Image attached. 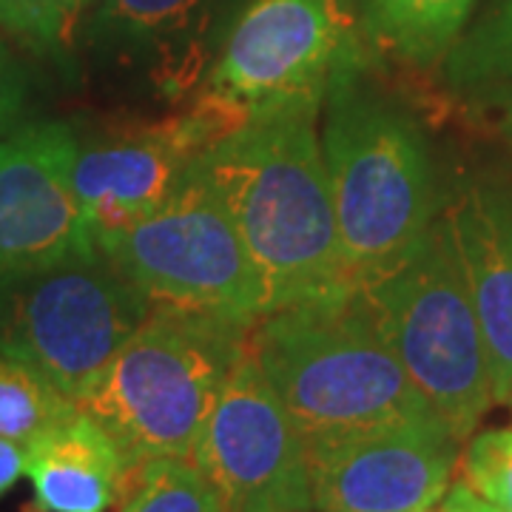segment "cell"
<instances>
[{
  "label": "cell",
  "instance_id": "1",
  "mask_svg": "<svg viewBox=\"0 0 512 512\" xmlns=\"http://www.w3.org/2000/svg\"><path fill=\"white\" fill-rule=\"evenodd\" d=\"M319 106L256 111L194 163L237 225L265 279L271 311L333 302L356 291L316 137Z\"/></svg>",
  "mask_w": 512,
  "mask_h": 512
},
{
  "label": "cell",
  "instance_id": "2",
  "mask_svg": "<svg viewBox=\"0 0 512 512\" xmlns=\"http://www.w3.org/2000/svg\"><path fill=\"white\" fill-rule=\"evenodd\" d=\"M251 353L305 441L441 421L384 342L359 291L265 313L251 330Z\"/></svg>",
  "mask_w": 512,
  "mask_h": 512
},
{
  "label": "cell",
  "instance_id": "3",
  "mask_svg": "<svg viewBox=\"0 0 512 512\" xmlns=\"http://www.w3.org/2000/svg\"><path fill=\"white\" fill-rule=\"evenodd\" d=\"M251 330L151 305L77 407L109 430L131 467L148 458H191Z\"/></svg>",
  "mask_w": 512,
  "mask_h": 512
},
{
  "label": "cell",
  "instance_id": "4",
  "mask_svg": "<svg viewBox=\"0 0 512 512\" xmlns=\"http://www.w3.org/2000/svg\"><path fill=\"white\" fill-rule=\"evenodd\" d=\"M322 154L350 282L393 268L436 222L430 157L419 128L359 89L356 66L328 89Z\"/></svg>",
  "mask_w": 512,
  "mask_h": 512
},
{
  "label": "cell",
  "instance_id": "5",
  "mask_svg": "<svg viewBox=\"0 0 512 512\" xmlns=\"http://www.w3.org/2000/svg\"><path fill=\"white\" fill-rule=\"evenodd\" d=\"M356 291L436 416L458 441L470 439L495 404L493 373L444 217Z\"/></svg>",
  "mask_w": 512,
  "mask_h": 512
},
{
  "label": "cell",
  "instance_id": "6",
  "mask_svg": "<svg viewBox=\"0 0 512 512\" xmlns=\"http://www.w3.org/2000/svg\"><path fill=\"white\" fill-rule=\"evenodd\" d=\"M148 296L103 251L0 268V350L80 404L143 325Z\"/></svg>",
  "mask_w": 512,
  "mask_h": 512
},
{
  "label": "cell",
  "instance_id": "7",
  "mask_svg": "<svg viewBox=\"0 0 512 512\" xmlns=\"http://www.w3.org/2000/svg\"><path fill=\"white\" fill-rule=\"evenodd\" d=\"M97 251L146 293L151 305L256 325L271 296L214 191L194 171L148 217Z\"/></svg>",
  "mask_w": 512,
  "mask_h": 512
},
{
  "label": "cell",
  "instance_id": "8",
  "mask_svg": "<svg viewBox=\"0 0 512 512\" xmlns=\"http://www.w3.org/2000/svg\"><path fill=\"white\" fill-rule=\"evenodd\" d=\"M353 66L356 32L345 0H251L202 92L251 117L322 103L333 77Z\"/></svg>",
  "mask_w": 512,
  "mask_h": 512
},
{
  "label": "cell",
  "instance_id": "9",
  "mask_svg": "<svg viewBox=\"0 0 512 512\" xmlns=\"http://www.w3.org/2000/svg\"><path fill=\"white\" fill-rule=\"evenodd\" d=\"M191 461L217 487L225 512H313L308 441L251 342L231 367Z\"/></svg>",
  "mask_w": 512,
  "mask_h": 512
},
{
  "label": "cell",
  "instance_id": "10",
  "mask_svg": "<svg viewBox=\"0 0 512 512\" xmlns=\"http://www.w3.org/2000/svg\"><path fill=\"white\" fill-rule=\"evenodd\" d=\"M248 114L200 92L191 109L100 146L77 148L72 185L94 248L157 211L205 148Z\"/></svg>",
  "mask_w": 512,
  "mask_h": 512
},
{
  "label": "cell",
  "instance_id": "11",
  "mask_svg": "<svg viewBox=\"0 0 512 512\" xmlns=\"http://www.w3.org/2000/svg\"><path fill=\"white\" fill-rule=\"evenodd\" d=\"M458 439L447 424H387L308 441L313 510L419 512L450 490Z\"/></svg>",
  "mask_w": 512,
  "mask_h": 512
},
{
  "label": "cell",
  "instance_id": "12",
  "mask_svg": "<svg viewBox=\"0 0 512 512\" xmlns=\"http://www.w3.org/2000/svg\"><path fill=\"white\" fill-rule=\"evenodd\" d=\"M77 148L63 123L18 128L0 140V268L97 251L74 197Z\"/></svg>",
  "mask_w": 512,
  "mask_h": 512
},
{
  "label": "cell",
  "instance_id": "13",
  "mask_svg": "<svg viewBox=\"0 0 512 512\" xmlns=\"http://www.w3.org/2000/svg\"><path fill=\"white\" fill-rule=\"evenodd\" d=\"M214 0H97L92 40L126 66L146 74L168 100L200 94L208 63Z\"/></svg>",
  "mask_w": 512,
  "mask_h": 512
},
{
  "label": "cell",
  "instance_id": "14",
  "mask_svg": "<svg viewBox=\"0 0 512 512\" xmlns=\"http://www.w3.org/2000/svg\"><path fill=\"white\" fill-rule=\"evenodd\" d=\"M487 342L495 402L512 396V197L470 185L444 214Z\"/></svg>",
  "mask_w": 512,
  "mask_h": 512
},
{
  "label": "cell",
  "instance_id": "15",
  "mask_svg": "<svg viewBox=\"0 0 512 512\" xmlns=\"http://www.w3.org/2000/svg\"><path fill=\"white\" fill-rule=\"evenodd\" d=\"M26 476L40 512H106L123 501L131 464L109 430L77 410L26 447Z\"/></svg>",
  "mask_w": 512,
  "mask_h": 512
},
{
  "label": "cell",
  "instance_id": "16",
  "mask_svg": "<svg viewBox=\"0 0 512 512\" xmlns=\"http://www.w3.org/2000/svg\"><path fill=\"white\" fill-rule=\"evenodd\" d=\"M476 0H362L373 37L410 63L430 66L450 52Z\"/></svg>",
  "mask_w": 512,
  "mask_h": 512
},
{
  "label": "cell",
  "instance_id": "17",
  "mask_svg": "<svg viewBox=\"0 0 512 512\" xmlns=\"http://www.w3.org/2000/svg\"><path fill=\"white\" fill-rule=\"evenodd\" d=\"M80 407L20 359L0 350V436L29 447Z\"/></svg>",
  "mask_w": 512,
  "mask_h": 512
},
{
  "label": "cell",
  "instance_id": "18",
  "mask_svg": "<svg viewBox=\"0 0 512 512\" xmlns=\"http://www.w3.org/2000/svg\"><path fill=\"white\" fill-rule=\"evenodd\" d=\"M120 512H225L217 487L191 458H148L131 467Z\"/></svg>",
  "mask_w": 512,
  "mask_h": 512
},
{
  "label": "cell",
  "instance_id": "19",
  "mask_svg": "<svg viewBox=\"0 0 512 512\" xmlns=\"http://www.w3.org/2000/svg\"><path fill=\"white\" fill-rule=\"evenodd\" d=\"M97 0H0V29L35 55L66 60L83 18Z\"/></svg>",
  "mask_w": 512,
  "mask_h": 512
},
{
  "label": "cell",
  "instance_id": "20",
  "mask_svg": "<svg viewBox=\"0 0 512 512\" xmlns=\"http://www.w3.org/2000/svg\"><path fill=\"white\" fill-rule=\"evenodd\" d=\"M458 476L478 498L512 512V427L473 433L458 456Z\"/></svg>",
  "mask_w": 512,
  "mask_h": 512
},
{
  "label": "cell",
  "instance_id": "21",
  "mask_svg": "<svg viewBox=\"0 0 512 512\" xmlns=\"http://www.w3.org/2000/svg\"><path fill=\"white\" fill-rule=\"evenodd\" d=\"M458 80H512V0H501L453 60Z\"/></svg>",
  "mask_w": 512,
  "mask_h": 512
},
{
  "label": "cell",
  "instance_id": "22",
  "mask_svg": "<svg viewBox=\"0 0 512 512\" xmlns=\"http://www.w3.org/2000/svg\"><path fill=\"white\" fill-rule=\"evenodd\" d=\"M23 103H26V89H23L20 69L6 52V46L0 43V134L15 131Z\"/></svg>",
  "mask_w": 512,
  "mask_h": 512
},
{
  "label": "cell",
  "instance_id": "23",
  "mask_svg": "<svg viewBox=\"0 0 512 512\" xmlns=\"http://www.w3.org/2000/svg\"><path fill=\"white\" fill-rule=\"evenodd\" d=\"M20 476H26V447L0 436V498L18 484Z\"/></svg>",
  "mask_w": 512,
  "mask_h": 512
},
{
  "label": "cell",
  "instance_id": "24",
  "mask_svg": "<svg viewBox=\"0 0 512 512\" xmlns=\"http://www.w3.org/2000/svg\"><path fill=\"white\" fill-rule=\"evenodd\" d=\"M444 507H450V510L458 512H504L493 507V504H487L484 498H478L470 487H464L461 481L450 487V493H444Z\"/></svg>",
  "mask_w": 512,
  "mask_h": 512
},
{
  "label": "cell",
  "instance_id": "25",
  "mask_svg": "<svg viewBox=\"0 0 512 512\" xmlns=\"http://www.w3.org/2000/svg\"><path fill=\"white\" fill-rule=\"evenodd\" d=\"M495 97H498L495 100V106H498V128H501V134L512 143V89L495 94Z\"/></svg>",
  "mask_w": 512,
  "mask_h": 512
},
{
  "label": "cell",
  "instance_id": "26",
  "mask_svg": "<svg viewBox=\"0 0 512 512\" xmlns=\"http://www.w3.org/2000/svg\"><path fill=\"white\" fill-rule=\"evenodd\" d=\"M419 512H458V510H450V507H444V510H419Z\"/></svg>",
  "mask_w": 512,
  "mask_h": 512
},
{
  "label": "cell",
  "instance_id": "27",
  "mask_svg": "<svg viewBox=\"0 0 512 512\" xmlns=\"http://www.w3.org/2000/svg\"><path fill=\"white\" fill-rule=\"evenodd\" d=\"M507 404H510V410H512V396H510V402H507Z\"/></svg>",
  "mask_w": 512,
  "mask_h": 512
}]
</instances>
